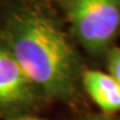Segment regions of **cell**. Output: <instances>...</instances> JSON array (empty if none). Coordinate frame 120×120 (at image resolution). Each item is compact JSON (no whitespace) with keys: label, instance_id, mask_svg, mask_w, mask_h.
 I'll list each match as a JSON object with an SVG mask.
<instances>
[{"label":"cell","instance_id":"6","mask_svg":"<svg viewBox=\"0 0 120 120\" xmlns=\"http://www.w3.org/2000/svg\"><path fill=\"white\" fill-rule=\"evenodd\" d=\"M80 120H120V116H97V115H87Z\"/></svg>","mask_w":120,"mask_h":120},{"label":"cell","instance_id":"3","mask_svg":"<svg viewBox=\"0 0 120 120\" xmlns=\"http://www.w3.org/2000/svg\"><path fill=\"white\" fill-rule=\"evenodd\" d=\"M41 94L0 42V112H16L34 107Z\"/></svg>","mask_w":120,"mask_h":120},{"label":"cell","instance_id":"1","mask_svg":"<svg viewBox=\"0 0 120 120\" xmlns=\"http://www.w3.org/2000/svg\"><path fill=\"white\" fill-rule=\"evenodd\" d=\"M1 43L31 82L48 98L72 102L82 70L76 48L58 19L39 4L28 2L10 11Z\"/></svg>","mask_w":120,"mask_h":120},{"label":"cell","instance_id":"2","mask_svg":"<svg viewBox=\"0 0 120 120\" xmlns=\"http://www.w3.org/2000/svg\"><path fill=\"white\" fill-rule=\"evenodd\" d=\"M68 17L82 47L102 55L120 32V0H69Z\"/></svg>","mask_w":120,"mask_h":120},{"label":"cell","instance_id":"4","mask_svg":"<svg viewBox=\"0 0 120 120\" xmlns=\"http://www.w3.org/2000/svg\"><path fill=\"white\" fill-rule=\"evenodd\" d=\"M81 82L103 115L113 116L120 112V83L110 75L98 70H85Z\"/></svg>","mask_w":120,"mask_h":120},{"label":"cell","instance_id":"7","mask_svg":"<svg viewBox=\"0 0 120 120\" xmlns=\"http://www.w3.org/2000/svg\"><path fill=\"white\" fill-rule=\"evenodd\" d=\"M11 120H42V119L32 118V117H21V118H16V119H11Z\"/></svg>","mask_w":120,"mask_h":120},{"label":"cell","instance_id":"5","mask_svg":"<svg viewBox=\"0 0 120 120\" xmlns=\"http://www.w3.org/2000/svg\"><path fill=\"white\" fill-rule=\"evenodd\" d=\"M108 68L109 75L120 83V48L111 47L108 51Z\"/></svg>","mask_w":120,"mask_h":120}]
</instances>
